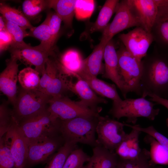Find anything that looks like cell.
Returning a JSON list of instances; mask_svg holds the SVG:
<instances>
[{"label": "cell", "instance_id": "39", "mask_svg": "<svg viewBox=\"0 0 168 168\" xmlns=\"http://www.w3.org/2000/svg\"><path fill=\"white\" fill-rule=\"evenodd\" d=\"M94 2L92 0H77L75 13L79 19L90 16L94 8Z\"/></svg>", "mask_w": 168, "mask_h": 168}, {"label": "cell", "instance_id": "2", "mask_svg": "<svg viewBox=\"0 0 168 168\" xmlns=\"http://www.w3.org/2000/svg\"><path fill=\"white\" fill-rule=\"evenodd\" d=\"M99 116H84L60 119L59 132L64 142L80 143L94 147L99 145L95 133Z\"/></svg>", "mask_w": 168, "mask_h": 168}, {"label": "cell", "instance_id": "29", "mask_svg": "<svg viewBox=\"0 0 168 168\" xmlns=\"http://www.w3.org/2000/svg\"><path fill=\"white\" fill-rule=\"evenodd\" d=\"M119 1L117 0H107L105 1L99 13L96 21L90 30L91 32L104 30L109 24L108 23L115 12Z\"/></svg>", "mask_w": 168, "mask_h": 168}, {"label": "cell", "instance_id": "31", "mask_svg": "<svg viewBox=\"0 0 168 168\" xmlns=\"http://www.w3.org/2000/svg\"><path fill=\"white\" fill-rule=\"evenodd\" d=\"M77 144L65 142L58 152L50 158L44 168H63L68 156L77 148Z\"/></svg>", "mask_w": 168, "mask_h": 168}, {"label": "cell", "instance_id": "33", "mask_svg": "<svg viewBox=\"0 0 168 168\" xmlns=\"http://www.w3.org/2000/svg\"><path fill=\"white\" fill-rule=\"evenodd\" d=\"M48 6V0H26L22 3V11L28 19L33 18L45 9L49 8Z\"/></svg>", "mask_w": 168, "mask_h": 168}, {"label": "cell", "instance_id": "30", "mask_svg": "<svg viewBox=\"0 0 168 168\" xmlns=\"http://www.w3.org/2000/svg\"><path fill=\"white\" fill-rule=\"evenodd\" d=\"M40 74L36 70L30 67L20 71L18 79L21 87L28 90H38L40 79Z\"/></svg>", "mask_w": 168, "mask_h": 168}, {"label": "cell", "instance_id": "40", "mask_svg": "<svg viewBox=\"0 0 168 168\" xmlns=\"http://www.w3.org/2000/svg\"><path fill=\"white\" fill-rule=\"evenodd\" d=\"M138 129L141 132L145 133L153 137L168 150V138L157 131L153 126L144 128L140 126Z\"/></svg>", "mask_w": 168, "mask_h": 168}, {"label": "cell", "instance_id": "14", "mask_svg": "<svg viewBox=\"0 0 168 168\" xmlns=\"http://www.w3.org/2000/svg\"><path fill=\"white\" fill-rule=\"evenodd\" d=\"M14 57L6 61V67L0 75V90L7 96L8 102L13 106L17 96V82L19 64Z\"/></svg>", "mask_w": 168, "mask_h": 168}, {"label": "cell", "instance_id": "6", "mask_svg": "<svg viewBox=\"0 0 168 168\" xmlns=\"http://www.w3.org/2000/svg\"><path fill=\"white\" fill-rule=\"evenodd\" d=\"M117 53L119 73L126 94L133 92L141 96L140 81L143 70L142 61L133 56L122 43Z\"/></svg>", "mask_w": 168, "mask_h": 168}, {"label": "cell", "instance_id": "43", "mask_svg": "<svg viewBox=\"0 0 168 168\" xmlns=\"http://www.w3.org/2000/svg\"><path fill=\"white\" fill-rule=\"evenodd\" d=\"M6 29L5 22L3 17L2 16H0V31Z\"/></svg>", "mask_w": 168, "mask_h": 168}, {"label": "cell", "instance_id": "22", "mask_svg": "<svg viewBox=\"0 0 168 168\" xmlns=\"http://www.w3.org/2000/svg\"><path fill=\"white\" fill-rule=\"evenodd\" d=\"M151 33L157 42L168 46V2L158 7Z\"/></svg>", "mask_w": 168, "mask_h": 168}, {"label": "cell", "instance_id": "37", "mask_svg": "<svg viewBox=\"0 0 168 168\" xmlns=\"http://www.w3.org/2000/svg\"><path fill=\"white\" fill-rule=\"evenodd\" d=\"M8 103L3 101L0 106V138L7 131L13 118L12 111L7 106Z\"/></svg>", "mask_w": 168, "mask_h": 168}, {"label": "cell", "instance_id": "15", "mask_svg": "<svg viewBox=\"0 0 168 168\" xmlns=\"http://www.w3.org/2000/svg\"><path fill=\"white\" fill-rule=\"evenodd\" d=\"M131 7L139 20L140 27L151 33L157 14V0H128Z\"/></svg>", "mask_w": 168, "mask_h": 168}, {"label": "cell", "instance_id": "19", "mask_svg": "<svg viewBox=\"0 0 168 168\" xmlns=\"http://www.w3.org/2000/svg\"><path fill=\"white\" fill-rule=\"evenodd\" d=\"M62 72L69 78L82 68L83 60L79 52L73 49L67 50L59 56H51Z\"/></svg>", "mask_w": 168, "mask_h": 168}, {"label": "cell", "instance_id": "13", "mask_svg": "<svg viewBox=\"0 0 168 168\" xmlns=\"http://www.w3.org/2000/svg\"><path fill=\"white\" fill-rule=\"evenodd\" d=\"M62 140H64L62 137L56 135L28 143L27 165H33L47 160L62 146H61Z\"/></svg>", "mask_w": 168, "mask_h": 168}, {"label": "cell", "instance_id": "16", "mask_svg": "<svg viewBox=\"0 0 168 168\" xmlns=\"http://www.w3.org/2000/svg\"><path fill=\"white\" fill-rule=\"evenodd\" d=\"M77 81L74 83L72 80L68 84L70 91L77 95L80 99L79 102L88 108L100 112L101 107L98 106L100 103L106 104L107 101L98 96L88 83L81 78L77 77Z\"/></svg>", "mask_w": 168, "mask_h": 168}, {"label": "cell", "instance_id": "27", "mask_svg": "<svg viewBox=\"0 0 168 168\" xmlns=\"http://www.w3.org/2000/svg\"><path fill=\"white\" fill-rule=\"evenodd\" d=\"M117 168H161L151 160L150 151L142 149L138 156L133 159H124L119 158Z\"/></svg>", "mask_w": 168, "mask_h": 168}, {"label": "cell", "instance_id": "42", "mask_svg": "<svg viewBox=\"0 0 168 168\" xmlns=\"http://www.w3.org/2000/svg\"><path fill=\"white\" fill-rule=\"evenodd\" d=\"M148 96L150 98L149 100L156 103V104L161 105L168 110V99L159 97L152 94H149ZM166 124L168 129V118L166 120Z\"/></svg>", "mask_w": 168, "mask_h": 168}, {"label": "cell", "instance_id": "32", "mask_svg": "<svg viewBox=\"0 0 168 168\" xmlns=\"http://www.w3.org/2000/svg\"><path fill=\"white\" fill-rule=\"evenodd\" d=\"M61 72L53 58L50 56L46 62L38 90L43 92L53 80Z\"/></svg>", "mask_w": 168, "mask_h": 168}, {"label": "cell", "instance_id": "41", "mask_svg": "<svg viewBox=\"0 0 168 168\" xmlns=\"http://www.w3.org/2000/svg\"><path fill=\"white\" fill-rule=\"evenodd\" d=\"M14 43L13 37L6 29L0 31V52L1 54L9 49Z\"/></svg>", "mask_w": 168, "mask_h": 168}, {"label": "cell", "instance_id": "9", "mask_svg": "<svg viewBox=\"0 0 168 168\" xmlns=\"http://www.w3.org/2000/svg\"><path fill=\"white\" fill-rule=\"evenodd\" d=\"M112 22L103 30L100 42L106 44L116 34L121 31L134 26H140L138 20L134 14L128 0L119 1Z\"/></svg>", "mask_w": 168, "mask_h": 168}, {"label": "cell", "instance_id": "25", "mask_svg": "<svg viewBox=\"0 0 168 168\" xmlns=\"http://www.w3.org/2000/svg\"><path fill=\"white\" fill-rule=\"evenodd\" d=\"M0 12L7 21L15 24L26 30L34 28L23 12L5 3H0Z\"/></svg>", "mask_w": 168, "mask_h": 168}, {"label": "cell", "instance_id": "12", "mask_svg": "<svg viewBox=\"0 0 168 168\" xmlns=\"http://www.w3.org/2000/svg\"><path fill=\"white\" fill-rule=\"evenodd\" d=\"M2 137L11 151L16 168H26L27 165L28 144L14 117L10 127Z\"/></svg>", "mask_w": 168, "mask_h": 168}, {"label": "cell", "instance_id": "24", "mask_svg": "<svg viewBox=\"0 0 168 168\" xmlns=\"http://www.w3.org/2000/svg\"><path fill=\"white\" fill-rule=\"evenodd\" d=\"M77 0H49V8L53 9L64 25L71 27Z\"/></svg>", "mask_w": 168, "mask_h": 168}, {"label": "cell", "instance_id": "28", "mask_svg": "<svg viewBox=\"0 0 168 168\" xmlns=\"http://www.w3.org/2000/svg\"><path fill=\"white\" fill-rule=\"evenodd\" d=\"M144 142L150 145L151 160L156 165H168V150L151 136L147 134Z\"/></svg>", "mask_w": 168, "mask_h": 168}, {"label": "cell", "instance_id": "34", "mask_svg": "<svg viewBox=\"0 0 168 168\" xmlns=\"http://www.w3.org/2000/svg\"><path fill=\"white\" fill-rule=\"evenodd\" d=\"M90 157L82 149L77 147L68 156L63 168H82L85 162L89 161Z\"/></svg>", "mask_w": 168, "mask_h": 168}, {"label": "cell", "instance_id": "8", "mask_svg": "<svg viewBox=\"0 0 168 168\" xmlns=\"http://www.w3.org/2000/svg\"><path fill=\"white\" fill-rule=\"evenodd\" d=\"M48 110L57 119L64 120L84 116H98L100 112L87 107L68 96L51 97Z\"/></svg>", "mask_w": 168, "mask_h": 168}, {"label": "cell", "instance_id": "18", "mask_svg": "<svg viewBox=\"0 0 168 168\" xmlns=\"http://www.w3.org/2000/svg\"><path fill=\"white\" fill-rule=\"evenodd\" d=\"M77 77L86 81L92 90L98 95L112 100L113 103L119 102L123 100L118 93L115 85L100 80L82 69L73 76L75 77Z\"/></svg>", "mask_w": 168, "mask_h": 168}, {"label": "cell", "instance_id": "44", "mask_svg": "<svg viewBox=\"0 0 168 168\" xmlns=\"http://www.w3.org/2000/svg\"><path fill=\"white\" fill-rule=\"evenodd\" d=\"M82 168H87L86 166H83Z\"/></svg>", "mask_w": 168, "mask_h": 168}, {"label": "cell", "instance_id": "11", "mask_svg": "<svg viewBox=\"0 0 168 168\" xmlns=\"http://www.w3.org/2000/svg\"><path fill=\"white\" fill-rule=\"evenodd\" d=\"M11 57H14L26 65H34L40 74L44 71L46 62L53 54L42 49L39 45L32 46L30 44L12 47L9 49Z\"/></svg>", "mask_w": 168, "mask_h": 168}, {"label": "cell", "instance_id": "38", "mask_svg": "<svg viewBox=\"0 0 168 168\" xmlns=\"http://www.w3.org/2000/svg\"><path fill=\"white\" fill-rule=\"evenodd\" d=\"M48 20L51 37V45L54 50L55 45L57 39L62 21L60 18L55 12L49 13L46 16Z\"/></svg>", "mask_w": 168, "mask_h": 168}, {"label": "cell", "instance_id": "5", "mask_svg": "<svg viewBox=\"0 0 168 168\" xmlns=\"http://www.w3.org/2000/svg\"><path fill=\"white\" fill-rule=\"evenodd\" d=\"M51 98L38 90H28L21 87L13 105V116L19 124L46 109Z\"/></svg>", "mask_w": 168, "mask_h": 168}, {"label": "cell", "instance_id": "7", "mask_svg": "<svg viewBox=\"0 0 168 168\" xmlns=\"http://www.w3.org/2000/svg\"><path fill=\"white\" fill-rule=\"evenodd\" d=\"M124 123L119 122L108 116H99L96 128L97 142L109 150L114 152L125 138Z\"/></svg>", "mask_w": 168, "mask_h": 168}, {"label": "cell", "instance_id": "3", "mask_svg": "<svg viewBox=\"0 0 168 168\" xmlns=\"http://www.w3.org/2000/svg\"><path fill=\"white\" fill-rule=\"evenodd\" d=\"M155 102L141 97L136 99L125 98L120 102L113 103L109 113L113 118L119 119L127 118L126 122L136 124L138 118L144 117L154 120L160 112L159 108H155Z\"/></svg>", "mask_w": 168, "mask_h": 168}, {"label": "cell", "instance_id": "17", "mask_svg": "<svg viewBox=\"0 0 168 168\" xmlns=\"http://www.w3.org/2000/svg\"><path fill=\"white\" fill-rule=\"evenodd\" d=\"M104 59L105 71L102 77L112 81L119 89L125 99L126 98L127 95L119 73L117 54L112 39L105 46Z\"/></svg>", "mask_w": 168, "mask_h": 168}, {"label": "cell", "instance_id": "10", "mask_svg": "<svg viewBox=\"0 0 168 168\" xmlns=\"http://www.w3.org/2000/svg\"><path fill=\"white\" fill-rule=\"evenodd\" d=\"M119 37L127 51L140 61L146 56L148 49L154 40L152 34L140 26L120 34Z\"/></svg>", "mask_w": 168, "mask_h": 168}, {"label": "cell", "instance_id": "36", "mask_svg": "<svg viewBox=\"0 0 168 168\" xmlns=\"http://www.w3.org/2000/svg\"><path fill=\"white\" fill-rule=\"evenodd\" d=\"M0 168H17L11 151L4 138H0Z\"/></svg>", "mask_w": 168, "mask_h": 168}, {"label": "cell", "instance_id": "35", "mask_svg": "<svg viewBox=\"0 0 168 168\" xmlns=\"http://www.w3.org/2000/svg\"><path fill=\"white\" fill-rule=\"evenodd\" d=\"M4 19L6 29L12 36L14 42L11 47L25 44L26 43L24 41L23 39L26 36H29L28 32L18 25Z\"/></svg>", "mask_w": 168, "mask_h": 168}, {"label": "cell", "instance_id": "21", "mask_svg": "<svg viewBox=\"0 0 168 168\" xmlns=\"http://www.w3.org/2000/svg\"><path fill=\"white\" fill-rule=\"evenodd\" d=\"M119 157L114 152L98 145L93 149V155L86 165L87 168H117Z\"/></svg>", "mask_w": 168, "mask_h": 168}, {"label": "cell", "instance_id": "23", "mask_svg": "<svg viewBox=\"0 0 168 168\" xmlns=\"http://www.w3.org/2000/svg\"><path fill=\"white\" fill-rule=\"evenodd\" d=\"M106 45L100 41L91 53L84 59L82 69L96 77L100 74L103 75L105 71V66L102 61Z\"/></svg>", "mask_w": 168, "mask_h": 168}, {"label": "cell", "instance_id": "4", "mask_svg": "<svg viewBox=\"0 0 168 168\" xmlns=\"http://www.w3.org/2000/svg\"><path fill=\"white\" fill-rule=\"evenodd\" d=\"M60 121L50 113L47 108L22 121L18 127L28 144L37 140L57 135L60 133Z\"/></svg>", "mask_w": 168, "mask_h": 168}, {"label": "cell", "instance_id": "1", "mask_svg": "<svg viewBox=\"0 0 168 168\" xmlns=\"http://www.w3.org/2000/svg\"><path fill=\"white\" fill-rule=\"evenodd\" d=\"M143 70L140 81L141 97L149 94L168 97V56L156 54L142 60Z\"/></svg>", "mask_w": 168, "mask_h": 168}, {"label": "cell", "instance_id": "26", "mask_svg": "<svg viewBox=\"0 0 168 168\" xmlns=\"http://www.w3.org/2000/svg\"><path fill=\"white\" fill-rule=\"evenodd\" d=\"M29 36L38 39L40 42L39 45L45 51L52 54L55 53L51 45V37L47 17L39 26L34 27L28 32Z\"/></svg>", "mask_w": 168, "mask_h": 168}, {"label": "cell", "instance_id": "20", "mask_svg": "<svg viewBox=\"0 0 168 168\" xmlns=\"http://www.w3.org/2000/svg\"><path fill=\"white\" fill-rule=\"evenodd\" d=\"M126 133L115 152L119 157L124 159H133L138 157L142 149L140 147L139 137L141 132L135 128Z\"/></svg>", "mask_w": 168, "mask_h": 168}]
</instances>
